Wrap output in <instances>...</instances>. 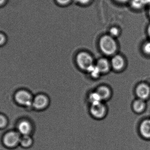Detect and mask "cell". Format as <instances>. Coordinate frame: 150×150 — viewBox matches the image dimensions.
<instances>
[{
	"mask_svg": "<svg viewBox=\"0 0 150 150\" xmlns=\"http://www.w3.org/2000/svg\"><path fill=\"white\" fill-rule=\"evenodd\" d=\"M76 1L82 4H86L88 3L91 0H76Z\"/></svg>",
	"mask_w": 150,
	"mask_h": 150,
	"instance_id": "obj_23",
	"label": "cell"
},
{
	"mask_svg": "<svg viewBox=\"0 0 150 150\" xmlns=\"http://www.w3.org/2000/svg\"><path fill=\"white\" fill-rule=\"evenodd\" d=\"M107 107L103 102L91 105L89 109L91 115L98 120L104 119L107 114Z\"/></svg>",
	"mask_w": 150,
	"mask_h": 150,
	"instance_id": "obj_3",
	"label": "cell"
},
{
	"mask_svg": "<svg viewBox=\"0 0 150 150\" xmlns=\"http://www.w3.org/2000/svg\"><path fill=\"white\" fill-rule=\"evenodd\" d=\"M15 99L19 105L29 107L32 105L33 99L31 95L28 92L21 90L16 93Z\"/></svg>",
	"mask_w": 150,
	"mask_h": 150,
	"instance_id": "obj_5",
	"label": "cell"
},
{
	"mask_svg": "<svg viewBox=\"0 0 150 150\" xmlns=\"http://www.w3.org/2000/svg\"><path fill=\"white\" fill-rule=\"evenodd\" d=\"M120 2H125L127 1L128 0H116Z\"/></svg>",
	"mask_w": 150,
	"mask_h": 150,
	"instance_id": "obj_25",
	"label": "cell"
},
{
	"mask_svg": "<svg viewBox=\"0 0 150 150\" xmlns=\"http://www.w3.org/2000/svg\"><path fill=\"white\" fill-rule=\"evenodd\" d=\"M5 0H0V5H1L2 4L4 3Z\"/></svg>",
	"mask_w": 150,
	"mask_h": 150,
	"instance_id": "obj_27",
	"label": "cell"
},
{
	"mask_svg": "<svg viewBox=\"0 0 150 150\" xmlns=\"http://www.w3.org/2000/svg\"><path fill=\"white\" fill-rule=\"evenodd\" d=\"M70 1L71 0H56L58 3L60 4H62V5L69 3Z\"/></svg>",
	"mask_w": 150,
	"mask_h": 150,
	"instance_id": "obj_21",
	"label": "cell"
},
{
	"mask_svg": "<svg viewBox=\"0 0 150 150\" xmlns=\"http://www.w3.org/2000/svg\"><path fill=\"white\" fill-rule=\"evenodd\" d=\"M140 130L142 135L146 138L150 137V120L144 121L141 124Z\"/></svg>",
	"mask_w": 150,
	"mask_h": 150,
	"instance_id": "obj_12",
	"label": "cell"
},
{
	"mask_svg": "<svg viewBox=\"0 0 150 150\" xmlns=\"http://www.w3.org/2000/svg\"><path fill=\"white\" fill-rule=\"evenodd\" d=\"M131 5L135 9H139L145 4L144 0H132Z\"/></svg>",
	"mask_w": 150,
	"mask_h": 150,
	"instance_id": "obj_17",
	"label": "cell"
},
{
	"mask_svg": "<svg viewBox=\"0 0 150 150\" xmlns=\"http://www.w3.org/2000/svg\"><path fill=\"white\" fill-rule=\"evenodd\" d=\"M19 143L24 148H29L32 145L33 141L29 135H23L20 138Z\"/></svg>",
	"mask_w": 150,
	"mask_h": 150,
	"instance_id": "obj_14",
	"label": "cell"
},
{
	"mask_svg": "<svg viewBox=\"0 0 150 150\" xmlns=\"http://www.w3.org/2000/svg\"><path fill=\"white\" fill-rule=\"evenodd\" d=\"M87 72L89 73L91 77L94 79H97L100 77V75H101L100 71L96 65L94 64L87 70Z\"/></svg>",
	"mask_w": 150,
	"mask_h": 150,
	"instance_id": "obj_15",
	"label": "cell"
},
{
	"mask_svg": "<svg viewBox=\"0 0 150 150\" xmlns=\"http://www.w3.org/2000/svg\"><path fill=\"white\" fill-rule=\"evenodd\" d=\"M100 47L104 54L110 55L115 53L117 49V45L112 37L105 35L100 38Z\"/></svg>",
	"mask_w": 150,
	"mask_h": 150,
	"instance_id": "obj_1",
	"label": "cell"
},
{
	"mask_svg": "<svg viewBox=\"0 0 150 150\" xmlns=\"http://www.w3.org/2000/svg\"><path fill=\"white\" fill-rule=\"evenodd\" d=\"M20 137L19 134L16 132H9L5 135L4 137V145L8 148L16 147L20 142Z\"/></svg>",
	"mask_w": 150,
	"mask_h": 150,
	"instance_id": "obj_6",
	"label": "cell"
},
{
	"mask_svg": "<svg viewBox=\"0 0 150 150\" xmlns=\"http://www.w3.org/2000/svg\"><path fill=\"white\" fill-rule=\"evenodd\" d=\"M5 38L3 34H0V45H2L5 41Z\"/></svg>",
	"mask_w": 150,
	"mask_h": 150,
	"instance_id": "obj_22",
	"label": "cell"
},
{
	"mask_svg": "<svg viewBox=\"0 0 150 150\" xmlns=\"http://www.w3.org/2000/svg\"><path fill=\"white\" fill-rule=\"evenodd\" d=\"M103 102L108 100L111 98L112 91L111 88L105 85L99 86L95 90Z\"/></svg>",
	"mask_w": 150,
	"mask_h": 150,
	"instance_id": "obj_7",
	"label": "cell"
},
{
	"mask_svg": "<svg viewBox=\"0 0 150 150\" xmlns=\"http://www.w3.org/2000/svg\"><path fill=\"white\" fill-rule=\"evenodd\" d=\"M76 62L80 69L86 71L94 65L92 57L86 52H81L78 54Z\"/></svg>",
	"mask_w": 150,
	"mask_h": 150,
	"instance_id": "obj_2",
	"label": "cell"
},
{
	"mask_svg": "<svg viewBox=\"0 0 150 150\" xmlns=\"http://www.w3.org/2000/svg\"><path fill=\"white\" fill-rule=\"evenodd\" d=\"M150 92L149 86L144 84L140 85L137 88V94L141 99L147 98L149 95Z\"/></svg>",
	"mask_w": 150,
	"mask_h": 150,
	"instance_id": "obj_11",
	"label": "cell"
},
{
	"mask_svg": "<svg viewBox=\"0 0 150 150\" xmlns=\"http://www.w3.org/2000/svg\"><path fill=\"white\" fill-rule=\"evenodd\" d=\"M148 33H149V36H150V25L148 27Z\"/></svg>",
	"mask_w": 150,
	"mask_h": 150,
	"instance_id": "obj_26",
	"label": "cell"
},
{
	"mask_svg": "<svg viewBox=\"0 0 150 150\" xmlns=\"http://www.w3.org/2000/svg\"><path fill=\"white\" fill-rule=\"evenodd\" d=\"M6 124H7V120L6 118L3 115H0V128L5 127Z\"/></svg>",
	"mask_w": 150,
	"mask_h": 150,
	"instance_id": "obj_18",
	"label": "cell"
},
{
	"mask_svg": "<svg viewBox=\"0 0 150 150\" xmlns=\"http://www.w3.org/2000/svg\"><path fill=\"white\" fill-rule=\"evenodd\" d=\"M145 4H150V0H144Z\"/></svg>",
	"mask_w": 150,
	"mask_h": 150,
	"instance_id": "obj_24",
	"label": "cell"
},
{
	"mask_svg": "<svg viewBox=\"0 0 150 150\" xmlns=\"http://www.w3.org/2000/svg\"><path fill=\"white\" fill-rule=\"evenodd\" d=\"M96 65L101 75L108 73L111 68V63L105 58L99 59L97 62Z\"/></svg>",
	"mask_w": 150,
	"mask_h": 150,
	"instance_id": "obj_9",
	"label": "cell"
},
{
	"mask_svg": "<svg viewBox=\"0 0 150 150\" xmlns=\"http://www.w3.org/2000/svg\"><path fill=\"white\" fill-rule=\"evenodd\" d=\"M110 35L112 36H116L119 34V30L116 27H112L110 29Z\"/></svg>",
	"mask_w": 150,
	"mask_h": 150,
	"instance_id": "obj_19",
	"label": "cell"
},
{
	"mask_svg": "<svg viewBox=\"0 0 150 150\" xmlns=\"http://www.w3.org/2000/svg\"><path fill=\"white\" fill-rule=\"evenodd\" d=\"M110 63L111 68L115 70L120 71L123 68L125 62L124 59L121 55H116L112 58Z\"/></svg>",
	"mask_w": 150,
	"mask_h": 150,
	"instance_id": "obj_8",
	"label": "cell"
},
{
	"mask_svg": "<svg viewBox=\"0 0 150 150\" xmlns=\"http://www.w3.org/2000/svg\"><path fill=\"white\" fill-rule=\"evenodd\" d=\"M149 15L150 16V9H149Z\"/></svg>",
	"mask_w": 150,
	"mask_h": 150,
	"instance_id": "obj_28",
	"label": "cell"
},
{
	"mask_svg": "<svg viewBox=\"0 0 150 150\" xmlns=\"http://www.w3.org/2000/svg\"><path fill=\"white\" fill-rule=\"evenodd\" d=\"M18 131L23 135H29L31 132V124L28 121L23 120L19 122L18 126Z\"/></svg>",
	"mask_w": 150,
	"mask_h": 150,
	"instance_id": "obj_10",
	"label": "cell"
},
{
	"mask_svg": "<svg viewBox=\"0 0 150 150\" xmlns=\"http://www.w3.org/2000/svg\"><path fill=\"white\" fill-rule=\"evenodd\" d=\"M50 99L47 95L40 94L34 97L32 105L38 110H44L49 106Z\"/></svg>",
	"mask_w": 150,
	"mask_h": 150,
	"instance_id": "obj_4",
	"label": "cell"
},
{
	"mask_svg": "<svg viewBox=\"0 0 150 150\" xmlns=\"http://www.w3.org/2000/svg\"><path fill=\"white\" fill-rule=\"evenodd\" d=\"M88 100L91 105H95V104L103 102L100 97L95 90L89 93L88 96Z\"/></svg>",
	"mask_w": 150,
	"mask_h": 150,
	"instance_id": "obj_13",
	"label": "cell"
},
{
	"mask_svg": "<svg viewBox=\"0 0 150 150\" xmlns=\"http://www.w3.org/2000/svg\"><path fill=\"white\" fill-rule=\"evenodd\" d=\"M144 107V103L142 100H138L135 101L134 104V108L137 112L143 111Z\"/></svg>",
	"mask_w": 150,
	"mask_h": 150,
	"instance_id": "obj_16",
	"label": "cell"
},
{
	"mask_svg": "<svg viewBox=\"0 0 150 150\" xmlns=\"http://www.w3.org/2000/svg\"><path fill=\"white\" fill-rule=\"evenodd\" d=\"M144 50L146 53L150 54V41L147 42L144 45Z\"/></svg>",
	"mask_w": 150,
	"mask_h": 150,
	"instance_id": "obj_20",
	"label": "cell"
}]
</instances>
